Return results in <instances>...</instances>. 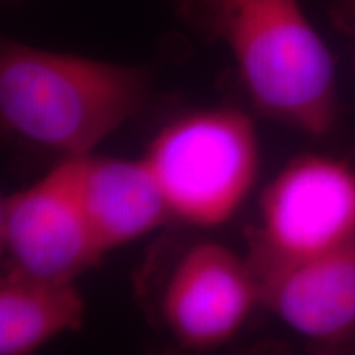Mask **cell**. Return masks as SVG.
Instances as JSON below:
<instances>
[{"instance_id":"cell-11","label":"cell","mask_w":355,"mask_h":355,"mask_svg":"<svg viewBox=\"0 0 355 355\" xmlns=\"http://www.w3.org/2000/svg\"><path fill=\"white\" fill-rule=\"evenodd\" d=\"M354 64H355V56H354Z\"/></svg>"},{"instance_id":"cell-6","label":"cell","mask_w":355,"mask_h":355,"mask_svg":"<svg viewBox=\"0 0 355 355\" xmlns=\"http://www.w3.org/2000/svg\"><path fill=\"white\" fill-rule=\"evenodd\" d=\"M260 303L245 257L217 242H199L181 257L163 293V318L180 345L217 349L241 331Z\"/></svg>"},{"instance_id":"cell-2","label":"cell","mask_w":355,"mask_h":355,"mask_svg":"<svg viewBox=\"0 0 355 355\" xmlns=\"http://www.w3.org/2000/svg\"><path fill=\"white\" fill-rule=\"evenodd\" d=\"M145 68L44 50L3 38L0 121L26 144L83 157L140 114L150 96Z\"/></svg>"},{"instance_id":"cell-5","label":"cell","mask_w":355,"mask_h":355,"mask_svg":"<svg viewBox=\"0 0 355 355\" xmlns=\"http://www.w3.org/2000/svg\"><path fill=\"white\" fill-rule=\"evenodd\" d=\"M3 266L78 279L105 255L71 184L64 162L0 202Z\"/></svg>"},{"instance_id":"cell-1","label":"cell","mask_w":355,"mask_h":355,"mask_svg":"<svg viewBox=\"0 0 355 355\" xmlns=\"http://www.w3.org/2000/svg\"><path fill=\"white\" fill-rule=\"evenodd\" d=\"M178 17L232 56L252 104L309 137L337 119L332 53L301 0H173Z\"/></svg>"},{"instance_id":"cell-9","label":"cell","mask_w":355,"mask_h":355,"mask_svg":"<svg viewBox=\"0 0 355 355\" xmlns=\"http://www.w3.org/2000/svg\"><path fill=\"white\" fill-rule=\"evenodd\" d=\"M76 279L44 278L3 266L0 278V355L37 352L84 324Z\"/></svg>"},{"instance_id":"cell-10","label":"cell","mask_w":355,"mask_h":355,"mask_svg":"<svg viewBox=\"0 0 355 355\" xmlns=\"http://www.w3.org/2000/svg\"><path fill=\"white\" fill-rule=\"evenodd\" d=\"M337 21L355 33V0H339V3H337Z\"/></svg>"},{"instance_id":"cell-4","label":"cell","mask_w":355,"mask_h":355,"mask_svg":"<svg viewBox=\"0 0 355 355\" xmlns=\"http://www.w3.org/2000/svg\"><path fill=\"white\" fill-rule=\"evenodd\" d=\"M355 239V166L303 155L273 178L260 198L259 224L247 232L257 279Z\"/></svg>"},{"instance_id":"cell-3","label":"cell","mask_w":355,"mask_h":355,"mask_svg":"<svg viewBox=\"0 0 355 355\" xmlns=\"http://www.w3.org/2000/svg\"><path fill=\"white\" fill-rule=\"evenodd\" d=\"M144 158L173 217L214 227L229 220L254 188L259 137L241 110H198L163 127Z\"/></svg>"},{"instance_id":"cell-8","label":"cell","mask_w":355,"mask_h":355,"mask_svg":"<svg viewBox=\"0 0 355 355\" xmlns=\"http://www.w3.org/2000/svg\"><path fill=\"white\" fill-rule=\"evenodd\" d=\"M63 162L105 254L152 234L173 217L144 157L125 159L89 153Z\"/></svg>"},{"instance_id":"cell-7","label":"cell","mask_w":355,"mask_h":355,"mask_svg":"<svg viewBox=\"0 0 355 355\" xmlns=\"http://www.w3.org/2000/svg\"><path fill=\"white\" fill-rule=\"evenodd\" d=\"M257 282L261 306L311 343L339 345L355 334V239Z\"/></svg>"}]
</instances>
